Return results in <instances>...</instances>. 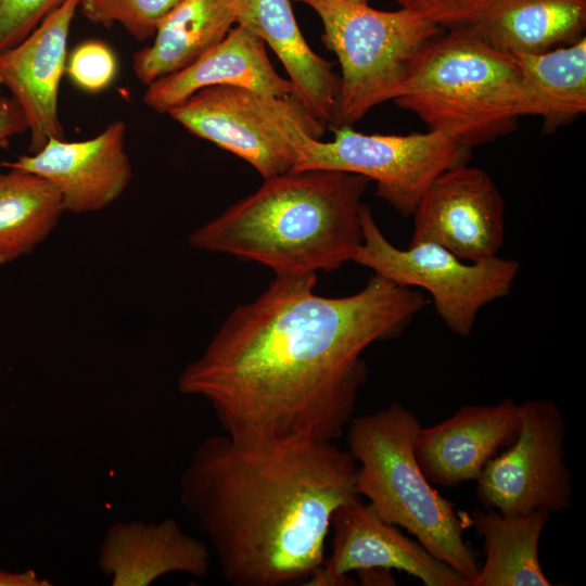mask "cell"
Wrapping results in <instances>:
<instances>
[{
    "mask_svg": "<svg viewBox=\"0 0 586 586\" xmlns=\"http://www.w3.org/2000/svg\"><path fill=\"white\" fill-rule=\"evenodd\" d=\"M317 273L276 275L234 308L178 380L209 403L224 432L246 443L334 442L367 381L364 351L397 337L428 304L373 273L358 292L315 293Z\"/></svg>",
    "mask_w": 586,
    "mask_h": 586,
    "instance_id": "6da1fadb",
    "label": "cell"
},
{
    "mask_svg": "<svg viewBox=\"0 0 586 586\" xmlns=\"http://www.w3.org/2000/svg\"><path fill=\"white\" fill-rule=\"evenodd\" d=\"M357 462L333 442H202L184 470L182 506L207 535L226 581L284 586L326 560L336 510L359 498Z\"/></svg>",
    "mask_w": 586,
    "mask_h": 586,
    "instance_id": "7a4b0ae2",
    "label": "cell"
},
{
    "mask_svg": "<svg viewBox=\"0 0 586 586\" xmlns=\"http://www.w3.org/2000/svg\"><path fill=\"white\" fill-rule=\"evenodd\" d=\"M369 183L331 169L281 174L195 229L188 242L275 275L333 271L353 262L361 244L359 212Z\"/></svg>",
    "mask_w": 586,
    "mask_h": 586,
    "instance_id": "3957f363",
    "label": "cell"
},
{
    "mask_svg": "<svg viewBox=\"0 0 586 586\" xmlns=\"http://www.w3.org/2000/svg\"><path fill=\"white\" fill-rule=\"evenodd\" d=\"M421 426L417 415L397 402L353 417L347 449L357 462L356 492L473 586L480 564L464 540L467 513H458L421 471L415 457Z\"/></svg>",
    "mask_w": 586,
    "mask_h": 586,
    "instance_id": "277c9868",
    "label": "cell"
},
{
    "mask_svg": "<svg viewBox=\"0 0 586 586\" xmlns=\"http://www.w3.org/2000/svg\"><path fill=\"white\" fill-rule=\"evenodd\" d=\"M518 92L512 56L459 24L423 47L393 102L471 149L512 129Z\"/></svg>",
    "mask_w": 586,
    "mask_h": 586,
    "instance_id": "5b68a950",
    "label": "cell"
},
{
    "mask_svg": "<svg viewBox=\"0 0 586 586\" xmlns=\"http://www.w3.org/2000/svg\"><path fill=\"white\" fill-rule=\"evenodd\" d=\"M323 25L322 42L337 56L340 92L329 128L352 126L393 101L423 47L441 26L407 10L381 11L351 0H295Z\"/></svg>",
    "mask_w": 586,
    "mask_h": 586,
    "instance_id": "8992f818",
    "label": "cell"
},
{
    "mask_svg": "<svg viewBox=\"0 0 586 586\" xmlns=\"http://www.w3.org/2000/svg\"><path fill=\"white\" fill-rule=\"evenodd\" d=\"M167 114L192 135L242 158L265 179L292 171L302 136L327 124L296 95L278 98L232 86L201 89Z\"/></svg>",
    "mask_w": 586,
    "mask_h": 586,
    "instance_id": "52a82bcc",
    "label": "cell"
},
{
    "mask_svg": "<svg viewBox=\"0 0 586 586\" xmlns=\"http://www.w3.org/2000/svg\"><path fill=\"white\" fill-rule=\"evenodd\" d=\"M359 215L362 240L353 262L398 285L426 291L440 319L460 337L471 335L483 307L510 293L519 273L518 262L497 255L470 262L433 243L398 249L364 203Z\"/></svg>",
    "mask_w": 586,
    "mask_h": 586,
    "instance_id": "ba28073f",
    "label": "cell"
},
{
    "mask_svg": "<svg viewBox=\"0 0 586 586\" xmlns=\"http://www.w3.org/2000/svg\"><path fill=\"white\" fill-rule=\"evenodd\" d=\"M323 142L297 139L292 171L331 169L361 175L375 182V195L404 217L412 216L433 181L468 163L470 148L451 136L428 130L409 135H368L352 126L332 129Z\"/></svg>",
    "mask_w": 586,
    "mask_h": 586,
    "instance_id": "9c48e42d",
    "label": "cell"
},
{
    "mask_svg": "<svg viewBox=\"0 0 586 586\" xmlns=\"http://www.w3.org/2000/svg\"><path fill=\"white\" fill-rule=\"evenodd\" d=\"M565 419L555 400L521 403L517 438L486 463L476 480L483 507L506 514L568 510L573 475L565 462Z\"/></svg>",
    "mask_w": 586,
    "mask_h": 586,
    "instance_id": "30bf717a",
    "label": "cell"
},
{
    "mask_svg": "<svg viewBox=\"0 0 586 586\" xmlns=\"http://www.w3.org/2000/svg\"><path fill=\"white\" fill-rule=\"evenodd\" d=\"M505 201L482 168L441 174L418 203L411 244L433 243L463 260L496 256L505 242Z\"/></svg>",
    "mask_w": 586,
    "mask_h": 586,
    "instance_id": "8fae6325",
    "label": "cell"
},
{
    "mask_svg": "<svg viewBox=\"0 0 586 586\" xmlns=\"http://www.w3.org/2000/svg\"><path fill=\"white\" fill-rule=\"evenodd\" d=\"M331 528V553L306 585H354L349 573L379 568L405 572L425 586H472L462 573L406 536L360 497L336 510Z\"/></svg>",
    "mask_w": 586,
    "mask_h": 586,
    "instance_id": "7c38bea8",
    "label": "cell"
},
{
    "mask_svg": "<svg viewBox=\"0 0 586 586\" xmlns=\"http://www.w3.org/2000/svg\"><path fill=\"white\" fill-rule=\"evenodd\" d=\"M126 131L124 120H114L91 139L51 138L38 152L0 166L24 169L49 180L59 190L65 212H98L118 200L131 180Z\"/></svg>",
    "mask_w": 586,
    "mask_h": 586,
    "instance_id": "4fadbf2b",
    "label": "cell"
},
{
    "mask_svg": "<svg viewBox=\"0 0 586 586\" xmlns=\"http://www.w3.org/2000/svg\"><path fill=\"white\" fill-rule=\"evenodd\" d=\"M79 2L65 0L24 40L0 52V86L11 92L24 112L30 133L29 153L38 152L51 138L65 139L59 89Z\"/></svg>",
    "mask_w": 586,
    "mask_h": 586,
    "instance_id": "5bb4252c",
    "label": "cell"
},
{
    "mask_svg": "<svg viewBox=\"0 0 586 586\" xmlns=\"http://www.w3.org/2000/svg\"><path fill=\"white\" fill-rule=\"evenodd\" d=\"M519 430L520 404L512 398L464 405L449 418L421 426L415 457L433 485L456 487L476 481L486 463L514 442Z\"/></svg>",
    "mask_w": 586,
    "mask_h": 586,
    "instance_id": "9a60e30c",
    "label": "cell"
},
{
    "mask_svg": "<svg viewBox=\"0 0 586 586\" xmlns=\"http://www.w3.org/2000/svg\"><path fill=\"white\" fill-rule=\"evenodd\" d=\"M215 86L241 87L278 98L296 95L291 80L272 66L263 39L238 25L190 65L148 85L143 102L155 112L167 113L196 91Z\"/></svg>",
    "mask_w": 586,
    "mask_h": 586,
    "instance_id": "2e32d148",
    "label": "cell"
},
{
    "mask_svg": "<svg viewBox=\"0 0 586 586\" xmlns=\"http://www.w3.org/2000/svg\"><path fill=\"white\" fill-rule=\"evenodd\" d=\"M207 546L173 519L116 522L99 551V566L114 586H146L169 573L203 577L209 571Z\"/></svg>",
    "mask_w": 586,
    "mask_h": 586,
    "instance_id": "e0dca14e",
    "label": "cell"
},
{
    "mask_svg": "<svg viewBox=\"0 0 586 586\" xmlns=\"http://www.w3.org/2000/svg\"><path fill=\"white\" fill-rule=\"evenodd\" d=\"M238 25L257 35L279 58L300 98L330 127L337 106L340 76L306 42L290 0H237Z\"/></svg>",
    "mask_w": 586,
    "mask_h": 586,
    "instance_id": "ac0fdd59",
    "label": "cell"
},
{
    "mask_svg": "<svg viewBox=\"0 0 586 586\" xmlns=\"http://www.w3.org/2000/svg\"><path fill=\"white\" fill-rule=\"evenodd\" d=\"M463 24L508 53L571 44L586 29V0H474Z\"/></svg>",
    "mask_w": 586,
    "mask_h": 586,
    "instance_id": "d6986e66",
    "label": "cell"
},
{
    "mask_svg": "<svg viewBox=\"0 0 586 586\" xmlns=\"http://www.w3.org/2000/svg\"><path fill=\"white\" fill-rule=\"evenodd\" d=\"M519 71L517 116L543 119L553 132L586 111V38L538 53L510 54Z\"/></svg>",
    "mask_w": 586,
    "mask_h": 586,
    "instance_id": "ffe728a7",
    "label": "cell"
},
{
    "mask_svg": "<svg viewBox=\"0 0 586 586\" xmlns=\"http://www.w3.org/2000/svg\"><path fill=\"white\" fill-rule=\"evenodd\" d=\"M237 0H179L154 41L133 54L135 76L148 86L190 65L221 41L237 20Z\"/></svg>",
    "mask_w": 586,
    "mask_h": 586,
    "instance_id": "44dd1931",
    "label": "cell"
},
{
    "mask_svg": "<svg viewBox=\"0 0 586 586\" xmlns=\"http://www.w3.org/2000/svg\"><path fill=\"white\" fill-rule=\"evenodd\" d=\"M551 513L506 514L474 510L468 525L482 538L485 561L473 586H550L539 559V540Z\"/></svg>",
    "mask_w": 586,
    "mask_h": 586,
    "instance_id": "7402d4cb",
    "label": "cell"
},
{
    "mask_svg": "<svg viewBox=\"0 0 586 586\" xmlns=\"http://www.w3.org/2000/svg\"><path fill=\"white\" fill-rule=\"evenodd\" d=\"M59 190L34 173H0V265L29 254L56 227L64 213Z\"/></svg>",
    "mask_w": 586,
    "mask_h": 586,
    "instance_id": "603a6c76",
    "label": "cell"
},
{
    "mask_svg": "<svg viewBox=\"0 0 586 586\" xmlns=\"http://www.w3.org/2000/svg\"><path fill=\"white\" fill-rule=\"evenodd\" d=\"M179 0H80L78 10L91 23L106 28L120 24L138 41L156 30Z\"/></svg>",
    "mask_w": 586,
    "mask_h": 586,
    "instance_id": "cb8c5ba5",
    "label": "cell"
},
{
    "mask_svg": "<svg viewBox=\"0 0 586 586\" xmlns=\"http://www.w3.org/2000/svg\"><path fill=\"white\" fill-rule=\"evenodd\" d=\"M117 60L113 50L102 41L87 40L71 53L66 72L81 90L97 93L105 90L117 74Z\"/></svg>",
    "mask_w": 586,
    "mask_h": 586,
    "instance_id": "d4e9b609",
    "label": "cell"
},
{
    "mask_svg": "<svg viewBox=\"0 0 586 586\" xmlns=\"http://www.w3.org/2000/svg\"><path fill=\"white\" fill-rule=\"evenodd\" d=\"M65 0H0V52L24 40Z\"/></svg>",
    "mask_w": 586,
    "mask_h": 586,
    "instance_id": "484cf974",
    "label": "cell"
},
{
    "mask_svg": "<svg viewBox=\"0 0 586 586\" xmlns=\"http://www.w3.org/2000/svg\"><path fill=\"white\" fill-rule=\"evenodd\" d=\"M400 9L426 18L441 27L463 24L474 0H393Z\"/></svg>",
    "mask_w": 586,
    "mask_h": 586,
    "instance_id": "4316f807",
    "label": "cell"
},
{
    "mask_svg": "<svg viewBox=\"0 0 586 586\" xmlns=\"http://www.w3.org/2000/svg\"><path fill=\"white\" fill-rule=\"evenodd\" d=\"M28 131V124L24 112L12 97L0 98V146L9 142L10 138Z\"/></svg>",
    "mask_w": 586,
    "mask_h": 586,
    "instance_id": "83f0119b",
    "label": "cell"
},
{
    "mask_svg": "<svg viewBox=\"0 0 586 586\" xmlns=\"http://www.w3.org/2000/svg\"><path fill=\"white\" fill-rule=\"evenodd\" d=\"M49 585L40 581L34 571L14 573L0 570V586H42Z\"/></svg>",
    "mask_w": 586,
    "mask_h": 586,
    "instance_id": "f1b7e54d",
    "label": "cell"
},
{
    "mask_svg": "<svg viewBox=\"0 0 586 586\" xmlns=\"http://www.w3.org/2000/svg\"><path fill=\"white\" fill-rule=\"evenodd\" d=\"M364 585H396L391 570L386 569H368L355 572Z\"/></svg>",
    "mask_w": 586,
    "mask_h": 586,
    "instance_id": "f546056e",
    "label": "cell"
},
{
    "mask_svg": "<svg viewBox=\"0 0 586 586\" xmlns=\"http://www.w3.org/2000/svg\"><path fill=\"white\" fill-rule=\"evenodd\" d=\"M351 1L358 2V3H368V0H351Z\"/></svg>",
    "mask_w": 586,
    "mask_h": 586,
    "instance_id": "4dcf8cb0",
    "label": "cell"
}]
</instances>
